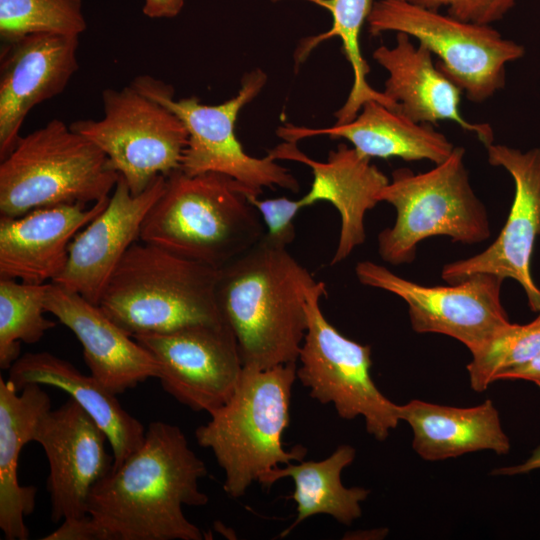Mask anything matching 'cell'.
Here are the masks:
<instances>
[{
  "instance_id": "6da1fadb",
  "label": "cell",
  "mask_w": 540,
  "mask_h": 540,
  "mask_svg": "<svg viewBox=\"0 0 540 540\" xmlns=\"http://www.w3.org/2000/svg\"><path fill=\"white\" fill-rule=\"evenodd\" d=\"M206 475L183 431L154 421L142 445L93 487L88 514L110 540H202L183 506L208 503L199 487Z\"/></svg>"
},
{
  "instance_id": "7a4b0ae2",
  "label": "cell",
  "mask_w": 540,
  "mask_h": 540,
  "mask_svg": "<svg viewBox=\"0 0 540 540\" xmlns=\"http://www.w3.org/2000/svg\"><path fill=\"white\" fill-rule=\"evenodd\" d=\"M317 282L287 247L263 237L218 269L217 306L244 367L298 361L308 327L307 294Z\"/></svg>"
},
{
  "instance_id": "3957f363",
  "label": "cell",
  "mask_w": 540,
  "mask_h": 540,
  "mask_svg": "<svg viewBox=\"0 0 540 540\" xmlns=\"http://www.w3.org/2000/svg\"><path fill=\"white\" fill-rule=\"evenodd\" d=\"M246 194L257 195L225 174L173 171L143 221L140 241L219 269L265 234Z\"/></svg>"
},
{
  "instance_id": "277c9868",
  "label": "cell",
  "mask_w": 540,
  "mask_h": 540,
  "mask_svg": "<svg viewBox=\"0 0 540 540\" xmlns=\"http://www.w3.org/2000/svg\"><path fill=\"white\" fill-rule=\"evenodd\" d=\"M296 379L297 362L267 369L243 366L230 399L195 430L197 443L210 449L223 469L229 497H242L279 465L304 459L306 448L287 451L282 444Z\"/></svg>"
},
{
  "instance_id": "5b68a950",
  "label": "cell",
  "mask_w": 540,
  "mask_h": 540,
  "mask_svg": "<svg viewBox=\"0 0 540 540\" xmlns=\"http://www.w3.org/2000/svg\"><path fill=\"white\" fill-rule=\"evenodd\" d=\"M217 278L216 268L139 240L116 267L98 306L132 337L220 323Z\"/></svg>"
},
{
  "instance_id": "8992f818",
  "label": "cell",
  "mask_w": 540,
  "mask_h": 540,
  "mask_svg": "<svg viewBox=\"0 0 540 540\" xmlns=\"http://www.w3.org/2000/svg\"><path fill=\"white\" fill-rule=\"evenodd\" d=\"M119 174L104 152L62 120L20 136L0 164V216L94 204L113 192Z\"/></svg>"
},
{
  "instance_id": "52a82bcc",
  "label": "cell",
  "mask_w": 540,
  "mask_h": 540,
  "mask_svg": "<svg viewBox=\"0 0 540 540\" xmlns=\"http://www.w3.org/2000/svg\"><path fill=\"white\" fill-rule=\"evenodd\" d=\"M378 199L396 210L393 226L378 235L379 255L391 265L413 262L419 242L432 236L474 244L491 235L487 209L471 186L460 146L429 171L394 170Z\"/></svg>"
},
{
  "instance_id": "ba28073f",
  "label": "cell",
  "mask_w": 540,
  "mask_h": 540,
  "mask_svg": "<svg viewBox=\"0 0 540 540\" xmlns=\"http://www.w3.org/2000/svg\"><path fill=\"white\" fill-rule=\"evenodd\" d=\"M267 79L259 68L246 73L238 93L217 105L202 104L195 96L175 99L171 85L148 75L136 77L131 84L175 113L185 125L188 143L180 167L184 173L225 174L257 195L266 187L297 192L299 183L287 168L268 154L250 156L235 134L240 111L258 96Z\"/></svg>"
},
{
  "instance_id": "9c48e42d",
  "label": "cell",
  "mask_w": 540,
  "mask_h": 540,
  "mask_svg": "<svg viewBox=\"0 0 540 540\" xmlns=\"http://www.w3.org/2000/svg\"><path fill=\"white\" fill-rule=\"evenodd\" d=\"M372 36L401 32L435 54L439 70L474 103L504 88L506 65L522 58L525 48L504 38L491 25L466 22L406 0H377L367 19Z\"/></svg>"
},
{
  "instance_id": "30bf717a",
  "label": "cell",
  "mask_w": 540,
  "mask_h": 540,
  "mask_svg": "<svg viewBox=\"0 0 540 540\" xmlns=\"http://www.w3.org/2000/svg\"><path fill=\"white\" fill-rule=\"evenodd\" d=\"M326 285L318 281L308 292L307 331L299 352L297 379L311 398L333 404L339 417H363L366 431L384 441L399 424L398 406L377 388L370 375L371 348L342 335L323 315L320 298Z\"/></svg>"
},
{
  "instance_id": "8fae6325",
  "label": "cell",
  "mask_w": 540,
  "mask_h": 540,
  "mask_svg": "<svg viewBox=\"0 0 540 540\" xmlns=\"http://www.w3.org/2000/svg\"><path fill=\"white\" fill-rule=\"evenodd\" d=\"M104 115L70 127L98 146L131 193L180 169L188 132L178 116L132 84L102 92Z\"/></svg>"
},
{
  "instance_id": "7c38bea8",
  "label": "cell",
  "mask_w": 540,
  "mask_h": 540,
  "mask_svg": "<svg viewBox=\"0 0 540 540\" xmlns=\"http://www.w3.org/2000/svg\"><path fill=\"white\" fill-rule=\"evenodd\" d=\"M355 273L362 284L403 299L415 332L450 336L470 353L511 323L500 298L504 279L496 275L479 273L451 286H424L371 261L359 262Z\"/></svg>"
},
{
  "instance_id": "4fadbf2b",
  "label": "cell",
  "mask_w": 540,
  "mask_h": 540,
  "mask_svg": "<svg viewBox=\"0 0 540 540\" xmlns=\"http://www.w3.org/2000/svg\"><path fill=\"white\" fill-rule=\"evenodd\" d=\"M158 364L162 388L194 411L211 414L232 396L243 370L237 341L224 322L133 336Z\"/></svg>"
},
{
  "instance_id": "5bb4252c",
  "label": "cell",
  "mask_w": 540,
  "mask_h": 540,
  "mask_svg": "<svg viewBox=\"0 0 540 540\" xmlns=\"http://www.w3.org/2000/svg\"><path fill=\"white\" fill-rule=\"evenodd\" d=\"M490 165L504 168L513 178L515 195L510 213L496 240L483 252L448 263L441 276L449 284L487 273L517 281L529 307L540 311V289L530 272L535 241L540 235V148L527 152L501 144L486 147Z\"/></svg>"
},
{
  "instance_id": "9a60e30c",
  "label": "cell",
  "mask_w": 540,
  "mask_h": 540,
  "mask_svg": "<svg viewBox=\"0 0 540 540\" xmlns=\"http://www.w3.org/2000/svg\"><path fill=\"white\" fill-rule=\"evenodd\" d=\"M108 440L95 420L71 397L38 420L32 441L49 462L48 491L53 523L88 515L93 487L114 463L105 448Z\"/></svg>"
},
{
  "instance_id": "2e32d148",
  "label": "cell",
  "mask_w": 540,
  "mask_h": 540,
  "mask_svg": "<svg viewBox=\"0 0 540 540\" xmlns=\"http://www.w3.org/2000/svg\"><path fill=\"white\" fill-rule=\"evenodd\" d=\"M79 36L33 33L2 43L0 56V158L20 138L29 112L61 94L79 68Z\"/></svg>"
},
{
  "instance_id": "e0dca14e",
  "label": "cell",
  "mask_w": 540,
  "mask_h": 540,
  "mask_svg": "<svg viewBox=\"0 0 540 540\" xmlns=\"http://www.w3.org/2000/svg\"><path fill=\"white\" fill-rule=\"evenodd\" d=\"M166 176H158L133 195L119 176L106 207L73 238L63 271L52 283L98 305L113 272L128 249L140 240L143 221L162 194Z\"/></svg>"
},
{
  "instance_id": "ac0fdd59",
  "label": "cell",
  "mask_w": 540,
  "mask_h": 540,
  "mask_svg": "<svg viewBox=\"0 0 540 540\" xmlns=\"http://www.w3.org/2000/svg\"><path fill=\"white\" fill-rule=\"evenodd\" d=\"M274 160H291L311 168L313 181L300 198L303 208L316 202H330L341 218L340 235L331 265L342 262L366 239L364 218L379 203V193L388 184V177L371 159L352 146L340 143L329 152L326 161H316L284 141L268 151Z\"/></svg>"
},
{
  "instance_id": "d6986e66",
  "label": "cell",
  "mask_w": 540,
  "mask_h": 540,
  "mask_svg": "<svg viewBox=\"0 0 540 540\" xmlns=\"http://www.w3.org/2000/svg\"><path fill=\"white\" fill-rule=\"evenodd\" d=\"M45 310L74 333L91 375L114 394L158 377L150 352L80 294L50 282Z\"/></svg>"
},
{
  "instance_id": "ffe728a7",
  "label": "cell",
  "mask_w": 540,
  "mask_h": 540,
  "mask_svg": "<svg viewBox=\"0 0 540 540\" xmlns=\"http://www.w3.org/2000/svg\"><path fill=\"white\" fill-rule=\"evenodd\" d=\"M372 57L387 71L382 92L401 114L431 125L452 121L475 134L485 147L494 143L489 124L471 123L461 115V89L439 70L426 46L414 44L409 35L398 32L394 46L381 45Z\"/></svg>"
},
{
  "instance_id": "44dd1931",
  "label": "cell",
  "mask_w": 540,
  "mask_h": 540,
  "mask_svg": "<svg viewBox=\"0 0 540 540\" xmlns=\"http://www.w3.org/2000/svg\"><path fill=\"white\" fill-rule=\"evenodd\" d=\"M40 208L18 217L0 216V278L44 284L63 271L76 234L107 205Z\"/></svg>"
},
{
  "instance_id": "7402d4cb",
  "label": "cell",
  "mask_w": 540,
  "mask_h": 540,
  "mask_svg": "<svg viewBox=\"0 0 540 540\" xmlns=\"http://www.w3.org/2000/svg\"><path fill=\"white\" fill-rule=\"evenodd\" d=\"M276 134L287 142L326 135L344 139L368 158L445 161L454 149L448 138L431 124L417 123L377 101L366 102L348 123L325 128H309L286 123Z\"/></svg>"
},
{
  "instance_id": "603a6c76",
  "label": "cell",
  "mask_w": 540,
  "mask_h": 540,
  "mask_svg": "<svg viewBox=\"0 0 540 540\" xmlns=\"http://www.w3.org/2000/svg\"><path fill=\"white\" fill-rule=\"evenodd\" d=\"M7 381L19 392L28 384L48 385L70 395L105 432L118 467L144 442L145 428L92 375L49 352L25 353L9 368Z\"/></svg>"
},
{
  "instance_id": "cb8c5ba5",
  "label": "cell",
  "mask_w": 540,
  "mask_h": 540,
  "mask_svg": "<svg viewBox=\"0 0 540 540\" xmlns=\"http://www.w3.org/2000/svg\"><path fill=\"white\" fill-rule=\"evenodd\" d=\"M398 415L412 429L413 450L426 461L482 450L505 455L511 448L490 399L466 408L411 400L398 406Z\"/></svg>"
},
{
  "instance_id": "d4e9b609",
  "label": "cell",
  "mask_w": 540,
  "mask_h": 540,
  "mask_svg": "<svg viewBox=\"0 0 540 540\" xmlns=\"http://www.w3.org/2000/svg\"><path fill=\"white\" fill-rule=\"evenodd\" d=\"M18 393L0 377V529L7 540L29 538L24 517L34 511L37 488L20 485L18 460L23 446L32 441L38 420L51 409L39 384H28Z\"/></svg>"
},
{
  "instance_id": "484cf974",
  "label": "cell",
  "mask_w": 540,
  "mask_h": 540,
  "mask_svg": "<svg viewBox=\"0 0 540 540\" xmlns=\"http://www.w3.org/2000/svg\"><path fill=\"white\" fill-rule=\"evenodd\" d=\"M355 456L356 450L352 446L340 445L323 460L290 462L284 467L274 468L260 480L264 488H270L284 477H290L294 482V491L288 498L296 503L297 516L281 532V538L313 515H329L344 525H351L361 516V502L368 497L370 490L345 487L341 480L343 469L351 465Z\"/></svg>"
},
{
  "instance_id": "4316f807",
  "label": "cell",
  "mask_w": 540,
  "mask_h": 540,
  "mask_svg": "<svg viewBox=\"0 0 540 540\" xmlns=\"http://www.w3.org/2000/svg\"><path fill=\"white\" fill-rule=\"evenodd\" d=\"M273 2L282 0H271ZM327 9L332 15V26L328 31L306 37L298 44L294 53L295 69H298L322 42L338 37L342 42V52L353 72V84L344 104L335 113L336 125L353 120L368 101H377L388 108L397 110V105L383 92L372 88L367 80L370 67L364 59L360 47V33L369 17L374 0H304Z\"/></svg>"
},
{
  "instance_id": "83f0119b",
  "label": "cell",
  "mask_w": 540,
  "mask_h": 540,
  "mask_svg": "<svg viewBox=\"0 0 540 540\" xmlns=\"http://www.w3.org/2000/svg\"><path fill=\"white\" fill-rule=\"evenodd\" d=\"M49 283L0 278V368L9 370L21 356V343H37L56 323L45 318Z\"/></svg>"
},
{
  "instance_id": "f1b7e54d",
  "label": "cell",
  "mask_w": 540,
  "mask_h": 540,
  "mask_svg": "<svg viewBox=\"0 0 540 540\" xmlns=\"http://www.w3.org/2000/svg\"><path fill=\"white\" fill-rule=\"evenodd\" d=\"M87 28L81 0H0V38L33 33L80 36Z\"/></svg>"
},
{
  "instance_id": "f546056e",
  "label": "cell",
  "mask_w": 540,
  "mask_h": 540,
  "mask_svg": "<svg viewBox=\"0 0 540 540\" xmlns=\"http://www.w3.org/2000/svg\"><path fill=\"white\" fill-rule=\"evenodd\" d=\"M539 351V318L525 325L508 324L471 352L467 365L471 388L485 391L499 373L527 362Z\"/></svg>"
},
{
  "instance_id": "4dcf8cb0",
  "label": "cell",
  "mask_w": 540,
  "mask_h": 540,
  "mask_svg": "<svg viewBox=\"0 0 540 540\" xmlns=\"http://www.w3.org/2000/svg\"><path fill=\"white\" fill-rule=\"evenodd\" d=\"M246 196L266 226L267 231L263 238L282 247L292 243L295 239L294 219L303 208L300 199L291 200L283 196L261 200L259 195L246 194Z\"/></svg>"
},
{
  "instance_id": "1f68e13d",
  "label": "cell",
  "mask_w": 540,
  "mask_h": 540,
  "mask_svg": "<svg viewBox=\"0 0 540 540\" xmlns=\"http://www.w3.org/2000/svg\"><path fill=\"white\" fill-rule=\"evenodd\" d=\"M433 9H446L450 16L466 22L491 25L500 21L515 5L516 0H406Z\"/></svg>"
},
{
  "instance_id": "d6a6232c",
  "label": "cell",
  "mask_w": 540,
  "mask_h": 540,
  "mask_svg": "<svg viewBox=\"0 0 540 540\" xmlns=\"http://www.w3.org/2000/svg\"><path fill=\"white\" fill-rule=\"evenodd\" d=\"M43 540H110L104 529L88 514L77 519L64 520Z\"/></svg>"
},
{
  "instance_id": "836d02e7",
  "label": "cell",
  "mask_w": 540,
  "mask_h": 540,
  "mask_svg": "<svg viewBox=\"0 0 540 540\" xmlns=\"http://www.w3.org/2000/svg\"><path fill=\"white\" fill-rule=\"evenodd\" d=\"M526 380L540 387V351L527 362L499 373L496 380Z\"/></svg>"
},
{
  "instance_id": "e575fe53",
  "label": "cell",
  "mask_w": 540,
  "mask_h": 540,
  "mask_svg": "<svg viewBox=\"0 0 540 540\" xmlns=\"http://www.w3.org/2000/svg\"><path fill=\"white\" fill-rule=\"evenodd\" d=\"M185 0H145L143 14L152 19L173 18L182 10Z\"/></svg>"
},
{
  "instance_id": "d590c367",
  "label": "cell",
  "mask_w": 540,
  "mask_h": 540,
  "mask_svg": "<svg viewBox=\"0 0 540 540\" xmlns=\"http://www.w3.org/2000/svg\"><path fill=\"white\" fill-rule=\"evenodd\" d=\"M537 469H540V445L533 450L526 461L521 464L498 468L493 471V474L512 476L529 473Z\"/></svg>"
},
{
  "instance_id": "8d00e7d4",
  "label": "cell",
  "mask_w": 540,
  "mask_h": 540,
  "mask_svg": "<svg viewBox=\"0 0 540 540\" xmlns=\"http://www.w3.org/2000/svg\"><path fill=\"white\" fill-rule=\"evenodd\" d=\"M538 313H539V314H538L537 318H539V319H540V311H539Z\"/></svg>"
}]
</instances>
